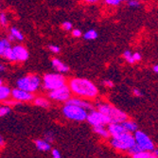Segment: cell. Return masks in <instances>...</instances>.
Segmentation results:
<instances>
[{
  "instance_id": "obj_1",
  "label": "cell",
  "mask_w": 158,
  "mask_h": 158,
  "mask_svg": "<svg viewBox=\"0 0 158 158\" xmlns=\"http://www.w3.org/2000/svg\"><path fill=\"white\" fill-rule=\"evenodd\" d=\"M68 86L74 96L86 99H94L98 96V88L90 80L84 78H73L68 81Z\"/></svg>"
},
{
  "instance_id": "obj_2",
  "label": "cell",
  "mask_w": 158,
  "mask_h": 158,
  "mask_svg": "<svg viewBox=\"0 0 158 158\" xmlns=\"http://www.w3.org/2000/svg\"><path fill=\"white\" fill-rule=\"evenodd\" d=\"M97 110L107 116L110 119V123H120L128 119L126 113L107 102H98L97 104Z\"/></svg>"
},
{
  "instance_id": "obj_3",
  "label": "cell",
  "mask_w": 158,
  "mask_h": 158,
  "mask_svg": "<svg viewBox=\"0 0 158 158\" xmlns=\"http://www.w3.org/2000/svg\"><path fill=\"white\" fill-rule=\"evenodd\" d=\"M62 112L65 118L76 122H82L86 120L88 114L87 110L71 103H65L62 109Z\"/></svg>"
},
{
  "instance_id": "obj_4",
  "label": "cell",
  "mask_w": 158,
  "mask_h": 158,
  "mask_svg": "<svg viewBox=\"0 0 158 158\" xmlns=\"http://www.w3.org/2000/svg\"><path fill=\"white\" fill-rule=\"evenodd\" d=\"M41 85L42 79L35 74L26 75L16 81V87L33 94L39 90Z\"/></svg>"
},
{
  "instance_id": "obj_5",
  "label": "cell",
  "mask_w": 158,
  "mask_h": 158,
  "mask_svg": "<svg viewBox=\"0 0 158 158\" xmlns=\"http://www.w3.org/2000/svg\"><path fill=\"white\" fill-rule=\"evenodd\" d=\"M66 84V79L62 73H48L42 79V85L45 90L52 91Z\"/></svg>"
},
{
  "instance_id": "obj_6",
  "label": "cell",
  "mask_w": 158,
  "mask_h": 158,
  "mask_svg": "<svg viewBox=\"0 0 158 158\" xmlns=\"http://www.w3.org/2000/svg\"><path fill=\"white\" fill-rule=\"evenodd\" d=\"M110 144L113 148L117 149L118 151L128 152L135 144V136L131 133L126 132L120 135L112 137Z\"/></svg>"
},
{
  "instance_id": "obj_7",
  "label": "cell",
  "mask_w": 158,
  "mask_h": 158,
  "mask_svg": "<svg viewBox=\"0 0 158 158\" xmlns=\"http://www.w3.org/2000/svg\"><path fill=\"white\" fill-rule=\"evenodd\" d=\"M71 97H72V93L67 84L48 92V98L57 102H66Z\"/></svg>"
},
{
  "instance_id": "obj_8",
  "label": "cell",
  "mask_w": 158,
  "mask_h": 158,
  "mask_svg": "<svg viewBox=\"0 0 158 158\" xmlns=\"http://www.w3.org/2000/svg\"><path fill=\"white\" fill-rule=\"evenodd\" d=\"M87 122L92 126V127H97V126H106L110 123V119L107 116L98 110H91L88 112L87 118H86Z\"/></svg>"
},
{
  "instance_id": "obj_9",
  "label": "cell",
  "mask_w": 158,
  "mask_h": 158,
  "mask_svg": "<svg viewBox=\"0 0 158 158\" xmlns=\"http://www.w3.org/2000/svg\"><path fill=\"white\" fill-rule=\"evenodd\" d=\"M134 136H135V144L141 149V151L153 152V150H154L153 142L147 134L137 130L136 132H135Z\"/></svg>"
},
{
  "instance_id": "obj_10",
  "label": "cell",
  "mask_w": 158,
  "mask_h": 158,
  "mask_svg": "<svg viewBox=\"0 0 158 158\" xmlns=\"http://www.w3.org/2000/svg\"><path fill=\"white\" fill-rule=\"evenodd\" d=\"M11 98L16 100L18 102H33L34 99V94L25 91L23 89H20L18 87H15L11 89V95H10Z\"/></svg>"
},
{
  "instance_id": "obj_11",
  "label": "cell",
  "mask_w": 158,
  "mask_h": 158,
  "mask_svg": "<svg viewBox=\"0 0 158 158\" xmlns=\"http://www.w3.org/2000/svg\"><path fill=\"white\" fill-rule=\"evenodd\" d=\"M65 103H71V104H74L77 105L79 107H81L85 110H87L88 112L94 109V105L89 102L88 99L83 98H80V97H71Z\"/></svg>"
},
{
  "instance_id": "obj_12",
  "label": "cell",
  "mask_w": 158,
  "mask_h": 158,
  "mask_svg": "<svg viewBox=\"0 0 158 158\" xmlns=\"http://www.w3.org/2000/svg\"><path fill=\"white\" fill-rule=\"evenodd\" d=\"M12 50H13L14 55H15L16 62H26V61H27L28 57H30L28 50L22 45L13 46Z\"/></svg>"
},
{
  "instance_id": "obj_13",
  "label": "cell",
  "mask_w": 158,
  "mask_h": 158,
  "mask_svg": "<svg viewBox=\"0 0 158 158\" xmlns=\"http://www.w3.org/2000/svg\"><path fill=\"white\" fill-rule=\"evenodd\" d=\"M107 126H108L107 129H108L111 137H114V136L120 135H122V134L127 132L124 129V127H123L121 122L120 123H109Z\"/></svg>"
},
{
  "instance_id": "obj_14",
  "label": "cell",
  "mask_w": 158,
  "mask_h": 158,
  "mask_svg": "<svg viewBox=\"0 0 158 158\" xmlns=\"http://www.w3.org/2000/svg\"><path fill=\"white\" fill-rule=\"evenodd\" d=\"M51 66L56 72H58V73L64 74L69 71V66L58 58H53L51 60Z\"/></svg>"
},
{
  "instance_id": "obj_15",
  "label": "cell",
  "mask_w": 158,
  "mask_h": 158,
  "mask_svg": "<svg viewBox=\"0 0 158 158\" xmlns=\"http://www.w3.org/2000/svg\"><path fill=\"white\" fill-rule=\"evenodd\" d=\"M8 39H9L10 42H13V41L22 42V41H24L25 36H24V34L22 33V31H21L20 30H18L17 27H12L10 28V34H9Z\"/></svg>"
},
{
  "instance_id": "obj_16",
  "label": "cell",
  "mask_w": 158,
  "mask_h": 158,
  "mask_svg": "<svg viewBox=\"0 0 158 158\" xmlns=\"http://www.w3.org/2000/svg\"><path fill=\"white\" fill-rule=\"evenodd\" d=\"M33 103H34V105H36L40 108H44V109L49 108V106H50L49 99L46 97H42V96L34 98Z\"/></svg>"
},
{
  "instance_id": "obj_17",
  "label": "cell",
  "mask_w": 158,
  "mask_h": 158,
  "mask_svg": "<svg viewBox=\"0 0 158 158\" xmlns=\"http://www.w3.org/2000/svg\"><path fill=\"white\" fill-rule=\"evenodd\" d=\"M51 143L48 142L46 139H37L35 140V147L41 152H48L51 150Z\"/></svg>"
},
{
  "instance_id": "obj_18",
  "label": "cell",
  "mask_w": 158,
  "mask_h": 158,
  "mask_svg": "<svg viewBox=\"0 0 158 158\" xmlns=\"http://www.w3.org/2000/svg\"><path fill=\"white\" fill-rule=\"evenodd\" d=\"M11 89L7 85L1 84L0 85V102H4L10 98Z\"/></svg>"
},
{
  "instance_id": "obj_19",
  "label": "cell",
  "mask_w": 158,
  "mask_h": 158,
  "mask_svg": "<svg viewBox=\"0 0 158 158\" xmlns=\"http://www.w3.org/2000/svg\"><path fill=\"white\" fill-rule=\"evenodd\" d=\"M125 130L128 133H135L138 130V125L136 124V122H135L134 120H130V119H126L123 122H121Z\"/></svg>"
},
{
  "instance_id": "obj_20",
  "label": "cell",
  "mask_w": 158,
  "mask_h": 158,
  "mask_svg": "<svg viewBox=\"0 0 158 158\" xmlns=\"http://www.w3.org/2000/svg\"><path fill=\"white\" fill-rule=\"evenodd\" d=\"M93 131L100 137H102L104 139H108L110 136L108 129L105 126H97V127H93Z\"/></svg>"
},
{
  "instance_id": "obj_21",
  "label": "cell",
  "mask_w": 158,
  "mask_h": 158,
  "mask_svg": "<svg viewBox=\"0 0 158 158\" xmlns=\"http://www.w3.org/2000/svg\"><path fill=\"white\" fill-rule=\"evenodd\" d=\"M2 57L8 62H10V63H14L16 62V58H15V55L13 53V50H12V47H10V48H6L2 53Z\"/></svg>"
},
{
  "instance_id": "obj_22",
  "label": "cell",
  "mask_w": 158,
  "mask_h": 158,
  "mask_svg": "<svg viewBox=\"0 0 158 158\" xmlns=\"http://www.w3.org/2000/svg\"><path fill=\"white\" fill-rule=\"evenodd\" d=\"M133 158H157L153 152L141 151L137 153L133 154Z\"/></svg>"
},
{
  "instance_id": "obj_23",
  "label": "cell",
  "mask_w": 158,
  "mask_h": 158,
  "mask_svg": "<svg viewBox=\"0 0 158 158\" xmlns=\"http://www.w3.org/2000/svg\"><path fill=\"white\" fill-rule=\"evenodd\" d=\"M82 36H83V39L86 41H95L98 38V33L95 30H88L87 31H85L82 34Z\"/></svg>"
},
{
  "instance_id": "obj_24",
  "label": "cell",
  "mask_w": 158,
  "mask_h": 158,
  "mask_svg": "<svg viewBox=\"0 0 158 158\" xmlns=\"http://www.w3.org/2000/svg\"><path fill=\"white\" fill-rule=\"evenodd\" d=\"M122 56H123L124 60H125L127 63L131 64H135V59H134V52H132L131 50H125V51L123 52Z\"/></svg>"
},
{
  "instance_id": "obj_25",
  "label": "cell",
  "mask_w": 158,
  "mask_h": 158,
  "mask_svg": "<svg viewBox=\"0 0 158 158\" xmlns=\"http://www.w3.org/2000/svg\"><path fill=\"white\" fill-rule=\"evenodd\" d=\"M11 111V107L7 105V104H4V105H1L0 106V118H3V117H6L8 114L10 113Z\"/></svg>"
},
{
  "instance_id": "obj_26",
  "label": "cell",
  "mask_w": 158,
  "mask_h": 158,
  "mask_svg": "<svg viewBox=\"0 0 158 158\" xmlns=\"http://www.w3.org/2000/svg\"><path fill=\"white\" fill-rule=\"evenodd\" d=\"M127 1H129V0H104L105 4L110 7H117L120 5L122 2H127Z\"/></svg>"
},
{
  "instance_id": "obj_27",
  "label": "cell",
  "mask_w": 158,
  "mask_h": 158,
  "mask_svg": "<svg viewBox=\"0 0 158 158\" xmlns=\"http://www.w3.org/2000/svg\"><path fill=\"white\" fill-rule=\"evenodd\" d=\"M127 5H128L129 8L133 9V10L138 9L141 6L139 0H129V1H127Z\"/></svg>"
},
{
  "instance_id": "obj_28",
  "label": "cell",
  "mask_w": 158,
  "mask_h": 158,
  "mask_svg": "<svg viewBox=\"0 0 158 158\" xmlns=\"http://www.w3.org/2000/svg\"><path fill=\"white\" fill-rule=\"evenodd\" d=\"M8 25H9V19H8L7 14L4 12H1L0 13V26L8 27Z\"/></svg>"
},
{
  "instance_id": "obj_29",
  "label": "cell",
  "mask_w": 158,
  "mask_h": 158,
  "mask_svg": "<svg viewBox=\"0 0 158 158\" xmlns=\"http://www.w3.org/2000/svg\"><path fill=\"white\" fill-rule=\"evenodd\" d=\"M62 28L64 31H71L73 30V25H72V23L69 22V21H64L62 24Z\"/></svg>"
},
{
  "instance_id": "obj_30",
  "label": "cell",
  "mask_w": 158,
  "mask_h": 158,
  "mask_svg": "<svg viewBox=\"0 0 158 158\" xmlns=\"http://www.w3.org/2000/svg\"><path fill=\"white\" fill-rule=\"evenodd\" d=\"M48 49L53 54H58V53L61 52V48L59 46H56V45H49L48 46Z\"/></svg>"
},
{
  "instance_id": "obj_31",
  "label": "cell",
  "mask_w": 158,
  "mask_h": 158,
  "mask_svg": "<svg viewBox=\"0 0 158 158\" xmlns=\"http://www.w3.org/2000/svg\"><path fill=\"white\" fill-rule=\"evenodd\" d=\"M45 139L49 142V143H52L54 140H55V135L52 133V132H48L46 135H45Z\"/></svg>"
},
{
  "instance_id": "obj_32",
  "label": "cell",
  "mask_w": 158,
  "mask_h": 158,
  "mask_svg": "<svg viewBox=\"0 0 158 158\" xmlns=\"http://www.w3.org/2000/svg\"><path fill=\"white\" fill-rule=\"evenodd\" d=\"M71 32H72V36L74 38H81L82 36V32L79 28H73V30L71 31Z\"/></svg>"
},
{
  "instance_id": "obj_33",
  "label": "cell",
  "mask_w": 158,
  "mask_h": 158,
  "mask_svg": "<svg viewBox=\"0 0 158 158\" xmlns=\"http://www.w3.org/2000/svg\"><path fill=\"white\" fill-rule=\"evenodd\" d=\"M51 156H52V158H62L61 152L56 149L51 150Z\"/></svg>"
},
{
  "instance_id": "obj_34",
  "label": "cell",
  "mask_w": 158,
  "mask_h": 158,
  "mask_svg": "<svg viewBox=\"0 0 158 158\" xmlns=\"http://www.w3.org/2000/svg\"><path fill=\"white\" fill-rule=\"evenodd\" d=\"M102 84H103L104 86H106V87H109V88L114 87V82H113L112 81H110V80H104V81H102Z\"/></svg>"
},
{
  "instance_id": "obj_35",
  "label": "cell",
  "mask_w": 158,
  "mask_h": 158,
  "mask_svg": "<svg viewBox=\"0 0 158 158\" xmlns=\"http://www.w3.org/2000/svg\"><path fill=\"white\" fill-rule=\"evenodd\" d=\"M6 70H7L6 65L2 63H0V76H2L6 72Z\"/></svg>"
},
{
  "instance_id": "obj_36",
  "label": "cell",
  "mask_w": 158,
  "mask_h": 158,
  "mask_svg": "<svg viewBox=\"0 0 158 158\" xmlns=\"http://www.w3.org/2000/svg\"><path fill=\"white\" fill-rule=\"evenodd\" d=\"M133 92H134V95L135 96V97H142V92L138 89V88H135L134 90H133Z\"/></svg>"
},
{
  "instance_id": "obj_37",
  "label": "cell",
  "mask_w": 158,
  "mask_h": 158,
  "mask_svg": "<svg viewBox=\"0 0 158 158\" xmlns=\"http://www.w3.org/2000/svg\"><path fill=\"white\" fill-rule=\"evenodd\" d=\"M5 48H5V46L3 44V41L1 39V40H0V56H2V53H3V51H4Z\"/></svg>"
},
{
  "instance_id": "obj_38",
  "label": "cell",
  "mask_w": 158,
  "mask_h": 158,
  "mask_svg": "<svg viewBox=\"0 0 158 158\" xmlns=\"http://www.w3.org/2000/svg\"><path fill=\"white\" fill-rule=\"evenodd\" d=\"M4 145V139L2 136H0V147H2Z\"/></svg>"
},
{
  "instance_id": "obj_39",
  "label": "cell",
  "mask_w": 158,
  "mask_h": 158,
  "mask_svg": "<svg viewBox=\"0 0 158 158\" xmlns=\"http://www.w3.org/2000/svg\"><path fill=\"white\" fill-rule=\"evenodd\" d=\"M83 1L87 2V3H96L98 0H83Z\"/></svg>"
},
{
  "instance_id": "obj_40",
  "label": "cell",
  "mask_w": 158,
  "mask_h": 158,
  "mask_svg": "<svg viewBox=\"0 0 158 158\" xmlns=\"http://www.w3.org/2000/svg\"><path fill=\"white\" fill-rule=\"evenodd\" d=\"M153 71H154L155 73H158V64H156V65L153 66Z\"/></svg>"
},
{
  "instance_id": "obj_41",
  "label": "cell",
  "mask_w": 158,
  "mask_h": 158,
  "mask_svg": "<svg viewBox=\"0 0 158 158\" xmlns=\"http://www.w3.org/2000/svg\"><path fill=\"white\" fill-rule=\"evenodd\" d=\"M153 152H154V154L156 155V157L158 158V150H153Z\"/></svg>"
},
{
  "instance_id": "obj_42",
  "label": "cell",
  "mask_w": 158,
  "mask_h": 158,
  "mask_svg": "<svg viewBox=\"0 0 158 158\" xmlns=\"http://www.w3.org/2000/svg\"><path fill=\"white\" fill-rule=\"evenodd\" d=\"M1 84H3V81H2L1 78H0V85H1Z\"/></svg>"
},
{
  "instance_id": "obj_43",
  "label": "cell",
  "mask_w": 158,
  "mask_h": 158,
  "mask_svg": "<svg viewBox=\"0 0 158 158\" xmlns=\"http://www.w3.org/2000/svg\"><path fill=\"white\" fill-rule=\"evenodd\" d=\"M139 1H140V0H139Z\"/></svg>"
}]
</instances>
